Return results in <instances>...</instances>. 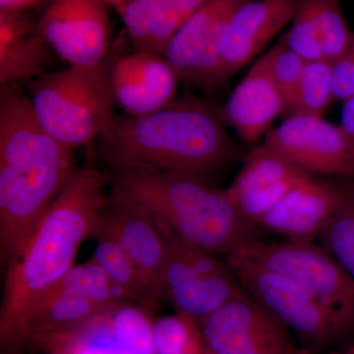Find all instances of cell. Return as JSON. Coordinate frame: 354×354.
<instances>
[{
	"label": "cell",
	"mask_w": 354,
	"mask_h": 354,
	"mask_svg": "<svg viewBox=\"0 0 354 354\" xmlns=\"http://www.w3.org/2000/svg\"><path fill=\"white\" fill-rule=\"evenodd\" d=\"M109 174L88 158L55 197L26 244L7 264L0 307L1 351L27 346L32 317L75 266L84 241L108 199Z\"/></svg>",
	"instance_id": "6da1fadb"
},
{
	"label": "cell",
	"mask_w": 354,
	"mask_h": 354,
	"mask_svg": "<svg viewBox=\"0 0 354 354\" xmlns=\"http://www.w3.org/2000/svg\"><path fill=\"white\" fill-rule=\"evenodd\" d=\"M225 123L221 111L192 97L140 118L114 114L97 157L111 169L142 165L204 179L239 155Z\"/></svg>",
	"instance_id": "7a4b0ae2"
},
{
	"label": "cell",
	"mask_w": 354,
	"mask_h": 354,
	"mask_svg": "<svg viewBox=\"0 0 354 354\" xmlns=\"http://www.w3.org/2000/svg\"><path fill=\"white\" fill-rule=\"evenodd\" d=\"M111 193L140 206L177 237L198 250L225 255L262 241L261 228L244 218L227 189L200 177L142 165L114 167Z\"/></svg>",
	"instance_id": "3957f363"
},
{
	"label": "cell",
	"mask_w": 354,
	"mask_h": 354,
	"mask_svg": "<svg viewBox=\"0 0 354 354\" xmlns=\"http://www.w3.org/2000/svg\"><path fill=\"white\" fill-rule=\"evenodd\" d=\"M78 169L73 150L55 139L0 145V255L8 264Z\"/></svg>",
	"instance_id": "277c9868"
},
{
	"label": "cell",
	"mask_w": 354,
	"mask_h": 354,
	"mask_svg": "<svg viewBox=\"0 0 354 354\" xmlns=\"http://www.w3.org/2000/svg\"><path fill=\"white\" fill-rule=\"evenodd\" d=\"M106 62L68 68L27 82L30 101L41 124L60 144L90 145L109 127L115 106Z\"/></svg>",
	"instance_id": "5b68a950"
},
{
	"label": "cell",
	"mask_w": 354,
	"mask_h": 354,
	"mask_svg": "<svg viewBox=\"0 0 354 354\" xmlns=\"http://www.w3.org/2000/svg\"><path fill=\"white\" fill-rule=\"evenodd\" d=\"M225 259L244 290L285 323L305 348L316 354L354 335V319L326 304L297 281L234 251Z\"/></svg>",
	"instance_id": "8992f818"
},
{
	"label": "cell",
	"mask_w": 354,
	"mask_h": 354,
	"mask_svg": "<svg viewBox=\"0 0 354 354\" xmlns=\"http://www.w3.org/2000/svg\"><path fill=\"white\" fill-rule=\"evenodd\" d=\"M165 256L160 281V299L176 313L199 321L245 295L227 259L188 245L164 225Z\"/></svg>",
	"instance_id": "52a82bcc"
},
{
	"label": "cell",
	"mask_w": 354,
	"mask_h": 354,
	"mask_svg": "<svg viewBox=\"0 0 354 354\" xmlns=\"http://www.w3.org/2000/svg\"><path fill=\"white\" fill-rule=\"evenodd\" d=\"M153 313L120 304L68 329L29 335L27 344L44 354H155Z\"/></svg>",
	"instance_id": "ba28073f"
},
{
	"label": "cell",
	"mask_w": 354,
	"mask_h": 354,
	"mask_svg": "<svg viewBox=\"0 0 354 354\" xmlns=\"http://www.w3.org/2000/svg\"><path fill=\"white\" fill-rule=\"evenodd\" d=\"M207 348L225 354H316L245 293L197 321Z\"/></svg>",
	"instance_id": "9c48e42d"
},
{
	"label": "cell",
	"mask_w": 354,
	"mask_h": 354,
	"mask_svg": "<svg viewBox=\"0 0 354 354\" xmlns=\"http://www.w3.org/2000/svg\"><path fill=\"white\" fill-rule=\"evenodd\" d=\"M239 251L263 267L297 281L354 319V279L315 242L254 241Z\"/></svg>",
	"instance_id": "30bf717a"
},
{
	"label": "cell",
	"mask_w": 354,
	"mask_h": 354,
	"mask_svg": "<svg viewBox=\"0 0 354 354\" xmlns=\"http://www.w3.org/2000/svg\"><path fill=\"white\" fill-rule=\"evenodd\" d=\"M264 144L311 176L354 178V144L341 127L320 116L290 115Z\"/></svg>",
	"instance_id": "8fae6325"
},
{
	"label": "cell",
	"mask_w": 354,
	"mask_h": 354,
	"mask_svg": "<svg viewBox=\"0 0 354 354\" xmlns=\"http://www.w3.org/2000/svg\"><path fill=\"white\" fill-rule=\"evenodd\" d=\"M249 0H207L172 39L165 58L179 81L192 87L221 85V46L228 22Z\"/></svg>",
	"instance_id": "7c38bea8"
},
{
	"label": "cell",
	"mask_w": 354,
	"mask_h": 354,
	"mask_svg": "<svg viewBox=\"0 0 354 354\" xmlns=\"http://www.w3.org/2000/svg\"><path fill=\"white\" fill-rule=\"evenodd\" d=\"M104 0H53L38 22L46 43L69 65L106 62L109 17Z\"/></svg>",
	"instance_id": "4fadbf2b"
},
{
	"label": "cell",
	"mask_w": 354,
	"mask_h": 354,
	"mask_svg": "<svg viewBox=\"0 0 354 354\" xmlns=\"http://www.w3.org/2000/svg\"><path fill=\"white\" fill-rule=\"evenodd\" d=\"M102 237L113 239L123 249L160 299L165 241L153 216L136 202L111 192L97 215L90 239L95 241Z\"/></svg>",
	"instance_id": "5bb4252c"
},
{
	"label": "cell",
	"mask_w": 354,
	"mask_h": 354,
	"mask_svg": "<svg viewBox=\"0 0 354 354\" xmlns=\"http://www.w3.org/2000/svg\"><path fill=\"white\" fill-rule=\"evenodd\" d=\"M109 78L116 106L133 118L171 104L179 82L167 58L146 50H137L109 65Z\"/></svg>",
	"instance_id": "9a60e30c"
},
{
	"label": "cell",
	"mask_w": 354,
	"mask_h": 354,
	"mask_svg": "<svg viewBox=\"0 0 354 354\" xmlns=\"http://www.w3.org/2000/svg\"><path fill=\"white\" fill-rule=\"evenodd\" d=\"M346 185L305 176L266 212L256 225L288 241L315 242L341 206Z\"/></svg>",
	"instance_id": "2e32d148"
},
{
	"label": "cell",
	"mask_w": 354,
	"mask_h": 354,
	"mask_svg": "<svg viewBox=\"0 0 354 354\" xmlns=\"http://www.w3.org/2000/svg\"><path fill=\"white\" fill-rule=\"evenodd\" d=\"M297 0H249L228 22L221 46V85L248 64L295 15Z\"/></svg>",
	"instance_id": "e0dca14e"
},
{
	"label": "cell",
	"mask_w": 354,
	"mask_h": 354,
	"mask_svg": "<svg viewBox=\"0 0 354 354\" xmlns=\"http://www.w3.org/2000/svg\"><path fill=\"white\" fill-rule=\"evenodd\" d=\"M307 176L263 144L247 153L241 171L227 191L241 216L256 225L266 212Z\"/></svg>",
	"instance_id": "ac0fdd59"
},
{
	"label": "cell",
	"mask_w": 354,
	"mask_h": 354,
	"mask_svg": "<svg viewBox=\"0 0 354 354\" xmlns=\"http://www.w3.org/2000/svg\"><path fill=\"white\" fill-rule=\"evenodd\" d=\"M286 104L270 71L267 55L251 67L223 108V120L247 143L267 136Z\"/></svg>",
	"instance_id": "d6986e66"
},
{
	"label": "cell",
	"mask_w": 354,
	"mask_h": 354,
	"mask_svg": "<svg viewBox=\"0 0 354 354\" xmlns=\"http://www.w3.org/2000/svg\"><path fill=\"white\" fill-rule=\"evenodd\" d=\"M51 48L27 12L0 10V84L29 82L48 73Z\"/></svg>",
	"instance_id": "ffe728a7"
},
{
	"label": "cell",
	"mask_w": 354,
	"mask_h": 354,
	"mask_svg": "<svg viewBox=\"0 0 354 354\" xmlns=\"http://www.w3.org/2000/svg\"><path fill=\"white\" fill-rule=\"evenodd\" d=\"M207 0H127L121 18L137 50L165 57L172 39Z\"/></svg>",
	"instance_id": "44dd1931"
},
{
	"label": "cell",
	"mask_w": 354,
	"mask_h": 354,
	"mask_svg": "<svg viewBox=\"0 0 354 354\" xmlns=\"http://www.w3.org/2000/svg\"><path fill=\"white\" fill-rule=\"evenodd\" d=\"M104 310L106 309L60 283L32 317L28 327L27 341L32 334L68 329Z\"/></svg>",
	"instance_id": "7402d4cb"
},
{
	"label": "cell",
	"mask_w": 354,
	"mask_h": 354,
	"mask_svg": "<svg viewBox=\"0 0 354 354\" xmlns=\"http://www.w3.org/2000/svg\"><path fill=\"white\" fill-rule=\"evenodd\" d=\"M95 241L97 246L93 258L104 268L109 278L127 293L134 304L143 305L155 312L160 298L147 285L127 254L108 237H102Z\"/></svg>",
	"instance_id": "603a6c76"
},
{
	"label": "cell",
	"mask_w": 354,
	"mask_h": 354,
	"mask_svg": "<svg viewBox=\"0 0 354 354\" xmlns=\"http://www.w3.org/2000/svg\"><path fill=\"white\" fill-rule=\"evenodd\" d=\"M155 354H206L207 348L198 322L181 314L155 319Z\"/></svg>",
	"instance_id": "cb8c5ba5"
},
{
	"label": "cell",
	"mask_w": 354,
	"mask_h": 354,
	"mask_svg": "<svg viewBox=\"0 0 354 354\" xmlns=\"http://www.w3.org/2000/svg\"><path fill=\"white\" fill-rule=\"evenodd\" d=\"M317 241L354 279V184Z\"/></svg>",
	"instance_id": "d4e9b609"
},
{
	"label": "cell",
	"mask_w": 354,
	"mask_h": 354,
	"mask_svg": "<svg viewBox=\"0 0 354 354\" xmlns=\"http://www.w3.org/2000/svg\"><path fill=\"white\" fill-rule=\"evenodd\" d=\"M62 285L88 298L102 309L127 302L134 304L93 257L83 264L74 266L62 281Z\"/></svg>",
	"instance_id": "484cf974"
},
{
	"label": "cell",
	"mask_w": 354,
	"mask_h": 354,
	"mask_svg": "<svg viewBox=\"0 0 354 354\" xmlns=\"http://www.w3.org/2000/svg\"><path fill=\"white\" fill-rule=\"evenodd\" d=\"M334 100L333 62L325 58L307 62L290 115L302 114L322 118Z\"/></svg>",
	"instance_id": "4316f807"
},
{
	"label": "cell",
	"mask_w": 354,
	"mask_h": 354,
	"mask_svg": "<svg viewBox=\"0 0 354 354\" xmlns=\"http://www.w3.org/2000/svg\"><path fill=\"white\" fill-rule=\"evenodd\" d=\"M324 58L334 62L348 48L353 37L342 13L341 0H312Z\"/></svg>",
	"instance_id": "83f0119b"
},
{
	"label": "cell",
	"mask_w": 354,
	"mask_h": 354,
	"mask_svg": "<svg viewBox=\"0 0 354 354\" xmlns=\"http://www.w3.org/2000/svg\"><path fill=\"white\" fill-rule=\"evenodd\" d=\"M290 31L283 39L305 62L324 58L320 32L312 0H297Z\"/></svg>",
	"instance_id": "f1b7e54d"
},
{
	"label": "cell",
	"mask_w": 354,
	"mask_h": 354,
	"mask_svg": "<svg viewBox=\"0 0 354 354\" xmlns=\"http://www.w3.org/2000/svg\"><path fill=\"white\" fill-rule=\"evenodd\" d=\"M266 55L272 78L285 101L286 111L290 113L297 102L298 88L307 62L288 48L283 39Z\"/></svg>",
	"instance_id": "f546056e"
},
{
	"label": "cell",
	"mask_w": 354,
	"mask_h": 354,
	"mask_svg": "<svg viewBox=\"0 0 354 354\" xmlns=\"http://www.w3.org/2000/svg\"><path fill=\"white\" fill-rule=\"evenodd\" d=\"M334 99L346 101L354 97V32L346 51L333 62Z\"/></svg>",
	"instance_id": "4dcf8cb0"
},
{
	"label": "cell",
	"mask_w": 354,
	"mask_h": 354,
	"mask_svg": "<svg viewBox=\"0 0 354 354\" xmlns=\"http://www.w3.org/2000/svg\"><path fill=\"white\" fill-rule=\"evenodd\" d=\"M53 0H0V10L27 12L31 9L48 7Z\"/></svg>",
	"instance_id": "1f68e13d"
},
{
	"label": "cell",
	"mask_w": 354,
	"mask_h": 354,
	"mask_svg": "<svg viewBox=\"0 0 354 354\" xmlns=\"http://www.w3.org/2000/svg\"><path fill=\"white\" fill-rule=\"evenodd\" d=\"M339 127L354 144V97L344 102Z\"/></svg>",
	"instance_id": "d6a6232c"
},
{
	"label": "cell",
	"mask_w": 354,
	"mask_h": 354,
	"mask_svg": "<svg viewBox=\"0 0 354 354\" xmlns=\"http://www.w3.org/2000/svg\"><path fill=\"white\" fill-rule=\"evenodd\" d=\"M109 6L113 7L115 9L116 12L122 15L123 11H124L125 4H127V0H104Z\"/></svg>",
	"instance_id": "836d02e7"
},
{
	"label": "cell",
	"mask_w": 354,
	"mask_h": 354,
	"mask_svg": "<svg viewBox=\"0 0 354 354\" xmlns=\"http://www.w3.org/2000/svg\"><path fill=\"white\" fill-rule=\"evenodd\" d=\"M26 348V346H25ZM25 348H17L6 349V351H1L2 354H32L25 351Z\"/></svg>",
	"instance_id": "e575fe53"
},
{
	"label": "cell",
	"mask_w": 354,
	"mask_h": 354,
	"mask_svg": "<svg viewBox=\"0 0 354 354\" xmlns=\"http://www.w3.org/2000/svg\"><path fill=\"white\" fill-rule=\"evenodd\" d=\"M206 354H225V353H218V351H212V349L208 348V349H207Z\"/></svg>",
	"instance_id": "d590c367"
},
{
	"label": "cell",
	"mask_w": 354,
	"mask_h": 354,
	"mask_svg": "<svg viewBox=\"0 0 354 354\" xmlns=\"http://www.w3.org/2000/svg\"><path fill=\"white\" fill-rule=\"evenodd\" d=\"M339 354H354V348L348 349V351H346L344 353Z\"/></svg>",
	"instance_id": "8d00e7d4"
}]
</instances>
